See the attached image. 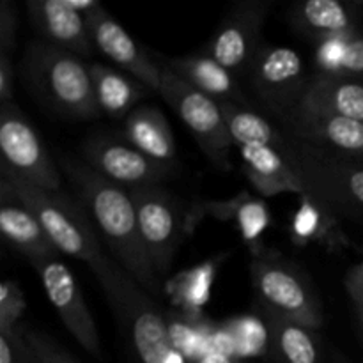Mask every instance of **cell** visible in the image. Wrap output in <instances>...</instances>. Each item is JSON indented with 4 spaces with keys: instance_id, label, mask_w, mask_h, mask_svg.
<instances>
[{
    "instance_id": "obj_27",
    "label": "cell",
    "mask_w": 363,
    "mask_h": 363,
    "mask_svg": "<svg viewBox=\"0 0 363 363\" xmlns=\"http://www.w3.org/2000/svg\"><path fill=\"white\" fill-rule=\"evenodd\" d=\"M222 261L223 255L209 259L186 272L177 273L172 280L167 282V293L172 298L174 305L179 308L177 314L191 321H202V308L211 298L213 282Z\"/></svg>"
},
{
    "instance_id": "obj_3",
    "label": "cell",
    "mask_w": 363,
    "mask_h": 363,
    "mask_svg": "<svg viewBox=\"0 0 363 363\" xmlns=\"http://www.w3.org/2000/svg\"><path fill=\"white\" fill-rule=\"evenodd\" d=\"M21 78L35 101L53 116L73 121L101 116L92 89L91 64L77 53L34 39L21 59Z\"/></svg>"
},
{
    "instance_id": "obj_34",
    "label": "cell",
    "mask_w": 363,
    "mask_h": 363,
    "mask_svg": "<svg viewBox=\"0 0 363 363\" xmlns=\"http://www.w3.org/2000/svg\"><path fill=\"white\" fill-rule=\"evenodd\" d=\"M18 16L11 0H2L0 4V53L11 55L16 45Z\"/></svg>"
},
{
    "instance_id": "obj_26",
    "label": "cell",
    "mask_w": 363,
    "mask_h": 363,
    "mask_svg": "<svg viewBox=\"0 0 363 363\" xmlns=\"http://www.w3.org/2000/svg\"><path fill=\"white\" fill-rule=\"evenodd\" d=\"M269 332V350L279 363H323L321 339L318 330L264 312Z\"/></svg>"
},
{
    "instance_id": "obj_33",
    "label": "cell",
    "mask_w": 363,
    "mask_h": 363,
    "mask_svg": "<svg viewBox=\"0 0 363 363\" xmlns=\"http://www.w3.org/2000/svg\"><path fill=\"white\" fill-rule=\"evenodd\" d=\"M0 363H41L20 330L0 333Z\"/></svg>"
},
{
    "instance_id": "obj_15",
    "label": "cell",
    "mask_w": 363,
    "mask_h": 363,
    "mask_svg": "<svg viewBox=\"0 0 363 363\" xmlns=\"http://www.w3.org/2000/svg\"><path fill=\"white\" fill-rule=\"evenodd\" d=\"M94 48H98L106 59L112 60L121 71L137 78L151 92L160 94L162 87V67L152 55L126 32V28L113 20L112 14L99 4L87 14Z\"/></svg>"
},
{
    "instance_id": "obj_10",
    "label": "cell",
    "mask_w": 363,
    "mask_h": 363,
    "mask_svg": "<svg viewBox=\"0 0 363 363\" xmlns=\"http://www.w3.org/2000/svg\"><path fill=\"white\" fill-rule=\"evenodd\" d=\"M0 165L18 177L45 190L60 191V167L14 101L0 105Z\"/></svg>"
},
{
    "instance_id": "obj_22",
    "label": "cell",
    "mask_w": 363,
    "mask_h": 363,
    "mask_svg": "<svg viewBox=\"0 0 363 363\" xmlns=\"http://www.w3.org/2000/svg\"><path fill=\"white\" fill-rule=\"evenodd\" d=\"M121 137L152 162L174 169L177 160L176 140L165 113L152 105L137 106L124 119Z\"/></svg>"
},
{
    "instance_id": "obj_2",
    "label": "cell",
    "mask_w": 363,
    "mask_h": 363,
    "mask_svg": "<svg viewBox=\"0 0 363 363\" xmlns=\"http://www.w3.org/2000/svg\"><path fill=\"white\" fill-rule=\"evenodd\" d=\"M121 328L128 333L142 363H188L170 337L169 319L110 255L101 254L89 264Z\"/></svg>"
},
{
    "instance_id": "obj_24",
    "label": "cell",
    "mask_w": 363,
    "mask_h": 363,
    "mask_svg": "<svg viewBox=\"0 0 363 363\" xmlns=\"http://www.w3.org/2000/svg\"><path fill=\"white\" fill-rule=\"evenodd\" d=\"M300 105L363 123V80L314 73Z\"/></svg>"
},
{
    "instance_id": "obj_11",
    "label": "cell",
    "mask_w": 363,
    "mask_h": 363,
    "mask_svg": "<svg viewBox=\"0 0 363 363\" xmlns=\"http://www.w3.org/2000/svg\"><path fill=\"white\" fill-rule=\"evenodd\" d=\"M38 273L41 286L55 308L57 315L74 340L96 358L103 357L101 337L91 314L84 293L73 272L60 259V254L46 255L30 262Z\"/></svg>"
},
{
    "instance_id": "obj_23",
    "label": "cell",
    "mask_w": 363,
    "mask_h": 363,
    "mask_svg": "<svg viewBox=\"0 0 363 363\" xmlns=\"http://www.w3.org/2000/svg\"><path fill=\"white\" fill-rule=\"evenodd\" d=\"M289 233L293 243L300 247L318 245L332 254L354 248L351 238L342 229L339 216L312 201L308 195H300V208L294 211Z\"/></svg>"
},
{
    "instance_id": "obj_7",
    "label": "cell",
    "mask_w": 363,
    "mask_h": 363,
    "mask_svg": "<svg viewBox=\"0 0 363 363\" xmlns=\"http://www.w3.org/2000/svg\"><path fill=\"white\" fill-rule=\"evenodd\" d=\"M162 67L160 96L186 124L202 152L216 167L229 170L233 167L230 149L234 144L220 101L204 94L199 89L191 87L190 84H186L183 78L177 77L167 67Z\"/></svg>"
},
{
    "instance_id": "obj_8",
    "label": "cell",
    "mask_w": 363,
    "mask_h": 363,
    "mask_svg": "<svg viewBox=\"0 0 363 363\" xmlns=\"http://www.w3.org/2000/svg\"><path fill=\"white\" fill-rule=\"evenodd\" d=\"M142 241L160 279L169 273L176 252L188 236V208L163 184L131 188Z\"/></svg>"
},
{
    "instance_id": "obj_20",
    "label": "cell",
    "mask_w": 363,
    "mask_h": 363,
    "mask_svg": "<svg viewBox=\"0 0 363 363\" xmlns=\"http://www.w3.org/2000/svg\"><path fill=\"white\" fill-rule=\"evenodd\" d=\"M160 66L167 67L177 77L183 78L191 87L199 89L204 94L211 96L216 101L234 103V105L254 108L252 101L247 98L238 85L236 77L227 67L216 62L208 53H194V55L181 57H162L152 55Z\"/></svg>"
},
{
    "instance_id": "obj_29",
    "label": "cell",
    "mask_w": 363,
    "mask_h": 363,
    "mask_svg": "<svg viewBox=\"0 0 363 363\" xmlns=\"http://www.w3.org/2000/svg\"><path fill=\"white\" fill-rule=\"evenodd\" d=\"M318 73L333 77H363V38L350 35L323 41L315 50Z\"/></svg>"
},
{
    "instance_id": "obj_12",
    "label": "cell",
    "mask_w": 363,
    "mask_h": 363,
    "mask_svg": "<svg viewBox=\"0 0 363 363\" xmlns=\"http://www.w3.org/2000/svg\"><path fill=\"white\" fill-rule=\"evenodd\" d=\"M272 6V0H243L234 4L209 39L204 53L227 67L234 77H247L252 60L264 45L261 34Z\"/></svg>"
},
{
    "instance_id": "obj_17",
    "label": "cell",
    "mask_w": 363,
    "mask_h": 363,
    "mask_svg": "<svg viewBox=\"0 0 363 363\" xmlns=\"http://www.w3.org/2000/svg\"><path fill=\"white\" fill-rule=\"evenodd\" d=\"M27 11L41 41L80 57L92 55L94 41L87 16L78 13L69 0H30Z\"/></svg>"
},
{
    "instance_id": "obj_5",
    "label": "cell",
    "mask_w": 363,
    "mask_h": 363,
    "mask_svg": "<svg viewBox=\"0 0 363 363\" xmlns=\"http://www.w3.org/2000/svg\"><path fill=\"white\" fill-rule=\"evenodd\" d=\"M0 177L11 184L21 202L34 213L46 236L60 254L85 262L87 266L103 254L98 230L80 202L62 190H45L27 183L2 165Z\"/></svg>"
},
{
    "instance_id": "obj_13",
    "label": "cell",
    "mask_w": 363,
    "mask_h": 363,
    "mask_svg": "<svg viewBox=\"0 0 363 363\" xmlns=\"http://www.w3.org/2000/svg\"><path fill=\"white\" fill-rule=\"evenodd\" d=\"M82 160L105 179L131 190L149 184H162L174 169L152 162L121 135L94 133L80 145Z\"/></svg>"
},
{
    "instance_id": "obj_18",
    "label": "cell",
    "mask_w": 363,
    "mask_h": 363,
    "mask_svg": "<svg viewBox=\"0 0 363 363\" xmlns=\"http://www.w3.org/2000/svg\"><path fill=\"white\" fill-rule=\"evenodd\" d=\"M360 7L362 4L342 0H307L291 7L287 21L294 32L318 43L350 38L357 35Z\"/></svg>"
},
{
    "instance_id": "obj_28",
    "label": "cell",
    "mask_w": 363,
    "mask_h": 363,
    "mask_svg": "<svg viewBox=\"0 0 363 363\" xmlns=\"http://www.w3.org/2000/svg\"><path fill=\"white\" fill-rule=\"evenodd\" d=\"M230 138L236 147H250V145H272L279 149L282 140V130L269 123L266 117L255 112L254 108L234 105V103H220Z\"/></svg>"
},
{
    "instance_id": "obj_6",
    "label": "cell",
    "mask_w": 363,
    "mask_h": 363,
    "mask_svg": "<svg viewBox=\"0 0 363 363\" xmlns=\"http://www.w3.org/2000/svg\"><path fill=\"white\" fill-rule=\"evenodd\" d=\"M250 277L262 312L282 315L319 330L325 312L314 282L300 264L273 248L252 257Z\"/></svg>"
},
{
    "instance_id": "obj_1",
    "label": "cell",
    "mask_w": 363,
    "mask_h": 363,
    "mask_svg": "<svg viewBox=\"0 0 363 363\" xmlns=\"http://www.w3.org/2000/svg\"><path fill=\"white\" fill-rule=\"evenodd\" d=\"M60 172L77 191L92 225L106 243L110 257L151 296H160L162 279L155 272L142 241L133 199L126 188L112 183L92 170L82 158L60 155Z\"/></svg>"
},
{
    "instance_id": "obj_39",
    "label": "cell",
    "mask_w": 363,
    "mask_h": 363,
    "mask_svg": "<svg viewBox=\"0 0 363 363\" xmlns=\"http://www.w3.org/2000/svg\"><path fill=\"white\" fill-rule=\"evenodd\" d=\"M358 321H360V326H362V332H363V315H358Z\"/></svg>"
},
{
    "instance_id": "obj_19",
    "label": "cell",
    "mask_w": 363,
    "mask_h": 363,
    "mask_svg": "<svg viewBox=\"0 0 363 363\" xmlns=\"http://www.w3.org/2000/svg\"><path fill=\"white\" fill-rule=\"evenodd\" d=\"M0 233L4 241L13 250L23 255L28 262L46 255L60 254L46 236L34 213L21 202L16 191L2 177H0Z\"/></svg>"
},
{
    "instance_id": "obj_36",
    "label": "cell",
    "mask_w": 363,
    "mask_h": 363,
    "mask_svg": "<svg viewBox=\"0 0 363 363\" xmlns=\"http://www.w3.org/2000/svg\"><path fill=\"white\" fill-rule=\"evenodd\" d=\"M14 101V62L11 55L0 53V105Z\"/></svg>"
},
{
    "instance_id": "obj_21",
    "label": "cell",
    "mask_w": 363,
    "mask_h": 363,
    "mask_svg": "<svg viewBox=\"0 0 363 363\" xmlns=\"http://www.w3.org/2000/svg\"><path fill=\"white\" fill-rule=\"evenodd\" d=\"M238 151L245 177L262 199L282 194L303 195V186L296 172L279 149L272 145H250L238 147Z\"/></svg>"
},
{
    "instance_id": "obj_32",
    "label": "cell",
    "mask_w": 363,
    "mask_h": 363,
    "mask_svg": "<svg viewBox=\"0 0 363 363\" xmlns=\"http://www.w3.org/2000/svg\"><path fill=\"white\" fill-rule=\"evenodd\" d=\"M27 300L16 280H4L0 286V333L20 330V319L27 312Z\"/></svg>"
},
{
    "instance_id": "obj_16",
    "label": "cell",
    "mask_w": 363,
    "mask_h": 363,
    "mask_svg": "<svg viewBox=\"0 0 363 363\" xmlns=\"http://www.w3.org/2000/svg\"><path fill=\"white\" fill-rule=\"evenodd\" d=\"M206 216L233 223L252 257L266 248L262 245V234L272 225V213L264 199L254 197L243 190L225 201H194L188 208V234L194 233Z\"/></svg>"
},
{
    "instance_id": "obj_37",
    "label": "cell",
    "mask_w": 363,
    "mask_h": 363,
    "mask_svg": "<svg viewBox=\"0 0 363 363\" xmlns=\"http://www.w3.org/2000/svg\"><path fill=\"white\" fill-rule=\"evenodd\" d=\"M195 363H238L230 354L223 353V351H208L202 354Z\"/></svg>"
},
{
    "instance_id": "obj_4",
    "label": "cell",
    "mask_w": 363,
    "mask_h": 363,
    "mask_svg": "<svg viewBox=\"0 0 363 363\" xmlns=\"http://www.w3.org/2000/svg\"><path fill=\"white\" fill-rule=\"evenodd\" d=\"M279 151L296 172L303 195L339 218L363 220V162L301 142L286 131Z\"/></svg>"
},
{
    "instance_id": "obj_9",
    "label": "cell",
    "mask_w": 363,
    "mask_h": 363,
    "mask_svg": "<svg viewBox=\"0 0 363 363\" xmlns=\"http://www.w3.org/2000/svg\"><path fill=\"white\" fill-rule=\"evenodd\" d=\"M247 78L257 101L279 123L300 105L311 80L300 53L275 45L259 48Z\"/></svg>"
},
{
    "instance_id": "obj_35",
    "label": "cell",
    "mask_w": 363,
    "mask_h": 363,
    "mask_svg": "<svg viewBox=\"0 0 363 363\" xmlns=\"http://www.w3.org/2000/svg\"><path fill=\"white\" fill-rule=\"evenodd\" d=\"M344 289L354 305L357 315H363V259L351 266L344 277Z\"/></svg>"
},
{
    "instance_id": "obj_25",
    "label": "cell",
    "mask_w": 363,
    "mask_h": 363,
    "mask_svg": "<svg viewBox=\"0 0 363 363\" xmlns=\"http://www.w3.org/2000/svg\"><path fill=\"white\" fill-rule=\"evenodd\" d=\"M91 78L99 113L117 119L130 116L138 103L151 94V91L137 78L105 64L92 62Z\"/></svg>"
},
{
    "instance_id": "obj_38",
    "label": "cell",
    "mask_w": 363,
    "mask_h": 363,
    "mask_svg": "<svg viewBox=\"0 0 363 363\" xmlns=\"http://www.w3.org/2000/svg\"><path fill=\"white\" fill-rule=\"evenodd\" d=\"M332 363H350V362H347L346 358H344L340 353H335V354H333V357H332Z\"/></svg>"
},
{
    "instance_id": "obj_14",
    "label": "cell",
    "mask_w": 363,
    "mask_h": 363,
    "mask_svg": "<svg viewBox=\"0 0 363 363\" xmlns=\"http://www.w3.org/2000/svg\"><path fill=\"white\" fill-rule=\"evenodd\" d=\"M280 130L307 144L363 162V123L298 105L280 121Z\"/></svg>"
},
{
    "instance_id": "obj_31",
    "label": "cell",
    "mask_w": 363,
    "mask_h": 363,
    "mask_svg": "<svg viewBox=\"0 0 363 363\" xmlns=\"http://www.w3.org/2000/svg\"><path fill=\"white\" fill-rule=\"evenodd\" d=\"M230 344L241 354H259L266 346H269L268 326L254 321V319H240L227 330Z\"/></svg>"
},
{
    "instance_id": "obj_30",
    "label": "cell",
    "mask_w": 363,
    "mask_h": 363,
    "mask_svg": "<svg viewBox=\"0 0 363 363\" xmlns=\"http://www.w3.org/2000/svg\"><path fill=\"white\" fill-rule=\"evenodd\" d=\"M21 335L41 363H84L43 330L21 325Z\"/></svg>"
}]
</instances>
